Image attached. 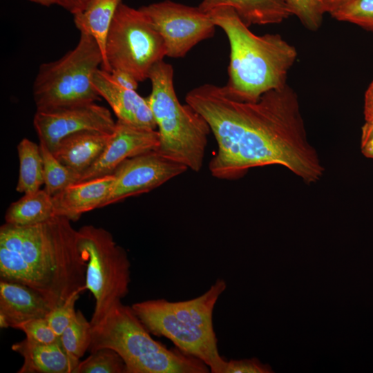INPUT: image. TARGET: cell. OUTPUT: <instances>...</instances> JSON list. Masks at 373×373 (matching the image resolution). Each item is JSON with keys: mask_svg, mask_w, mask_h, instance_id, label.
<instances>
[{"mask_svg": "<svg viewBox=\"0 0 373 373\" xmlns=\"http://www.w3.org/2000/svg\"><path fill=\"white\" fill-rule=\"evenodd\" d=\"M55 216L52 198L44 189L24 194L8 208L6 223L26 226L41 223Z\"/></svg>", "mask_w": 373, "mask_h": 373, "instance_id": "cell-21", "label": "cell"}, {"mask_svg": "<svg viewBox=\"0 0 373 373\" xmlns=\"http://www.w3.org/2000/svg\"><path fill=\"white\" fill-rule=\"evenodd\" d=\"M92 338V325L80 310L59 336L66 353L73 358H80L88 350Z\"/></svg>", "mask_w": 373, "mask_h": 373, "instance_id": "cell-24", "label": "cell"}, {"mask_svg": "<svg viewBox=\"0 0 373 373\" xmlns=\"http://www.w3.org/2000/svg\"><path fill=\"white\" fill-rule=\"evenodd\" d=\"M226 288V281L218 278L194 298L175 302L151 299L131 307L151 334L170 340L184 353L204 362L211 372L222 373L226 359L219 353L213 316Z\"/></svg>", "mask_w": 373, "mask_h": 373, "instance_id": "cell-4", "label": "cell"}, {"mask_svg": "<svg viewBox=\"0 0 373 373\" xmlns=\"http://www.w3.org/2000/svg\"><path fill=\"white\" fill-rule=\"evenodd\" d=\"M364 124L361 133L373 130V81L367 88L364 97Z\"/></svg>", "mask_w": 373, "mask_h": 373, "instance_id": "cell-31", "label": "cell"}, {"mask_svg": "<svg viewBox=\"0 0 373 373\" xmlns=\"http://www.w3.org/2000/svg\"><path fill=\"white\" fill-rule=\"evenodd\" d=\"M208 12L229 40V79L224 86L231 96L256 102L265 93L287 84L288 72L297 57L294 46L278 34L255 35L230 7Z\"/></svg>", "mask_w": 373, "mask_h": 373, "instance_id": "cell-3", "label": "cell"}, {"mask_svg": "<svg viewBox=\"0 0 373 373\" xmlns=\"http://www.w3.org/2000/svg\"><path fill=\"white\" fill-rule=\"evenodd\" d=\"M52 309L34 289L18 282L0 280L1 328H15L28 320L45 318Z\"/></svg>", "mask_w": 373, "mask_h": 373, "instance_id": "cell-15", "label": "cell"}, {"mask_svg": "<svg viewBox=\"0 0 373 373\" xmlns=\"http://www.w3.org/2000/svg\"><path fill=\"white\" fill-rule=\"evenodd\" d=\"M32 2L39 3L40 5L49 7L52 5L57 4L56 0H28Z\"/></svg>", "mask_w": 373, "mask_h": 373, "instance_id": "cell-35", "label": "cell"}, {"mask_svg": "<svg viewBox=\"0 0 373 373\" xmlns=\"http://www.w3.org/2000/svg\"><path fill=\"white\" fill-rule=\"evenodd\" d=\"M79 251L86 262L85 289L95 299L91 325L129 291L131 262L126 251L102 227L84 225L77 230Z\"/></svg>", "mask_w": 373, "mask_h": 373, "instance_id": "cell-8", "label": "cell"}, {"mask_svg": "<svg viewBox=\"0 0 373 373\" xmlns=\"http://www.w3.org/2000/svg\"><path fill=\"white\" fill-rule=\"evenodd\" d=\"M121 3L122 0H90L83 11L73 15L75 26L79 32L92 36L98 44L103 61L108 33Z\"/></svg>", "mask_w": 373, "mask_h": 373, "instance_id": "cell-20", "label": "cell"}, {"mask_svg": "<svg viewBox=\"0 0 373 373\" xmlns=\"http://www.w3.org/2000/svg\"><path fill=\"white\" fill-rule=\"evenodd\" d=\"M102 63V52L97 41L92 36L80 32L73 49L56 61L40 65L33 84L37 109L99 100L92 79Z\"/></svg>", "mask_w": 373, "mask_h": 373, "instance_id": "cell-7", "label": "cell"}, {"mask_svg": "<svg viewBox=\"0 0 373 373\" xmlns=\"http://www.w3.org/2000/svg\"><path fill=\"white\" fill-rule=\"evenodd\" d=\"M165 56L164 40L147 15L122 2L108 33L101 69L122 70L143 82Z\"/></svg>", "mask_w": 373, "mask_h": 373, "instance_id": "cell-9", "label": "cell"}, {"mask_svg": "<svg viewBox=\"0 0 373 373\" xmlns=\"http://www.w3.org/2000/svg\"><path fill=\"white\" fill-rule=\"evenodd\" d=\"M81 291L72 294L61 305L51 309L46 319L55 334L59 336L74 318L75 304Z\"/></svg>", "mask_w": 373, "mask_h": 373, "instance_id": "cell-28", "label": "cell"}, {"mask_svg": "<svg viewBox=\"0 0 373 373\" xmlns=\"http://www.w3.org/2000/svg\"><path fill=\"white\" fill-rule=\"evenodd\" d=\"M222 6L233 8L248 27L279 23L292 15L286 0H202L198 7L208 12Z\"/></svg>", "mask_w": 373, "mask_h": 373, "instance_id": "cell-19", "label": "cell"}, {"mask_svg": "<svg viewBox=\"0 0 373 373\" xmlns=\"http://www.w3.org/2000/svg\"><path fill=\"white\" fill-rule=\"evenodd\" d=\"M15 329L22 331L27 339L37 343H52L56 342L59 338L50 326L46 317L23 322L17 325Z\"/></svg>", "mask_w": 373, "mask_h": 373, "instance_id": "cell-29", "label": "cell"}, {"mask_svg": "<svg viewBox=\"0 0 373 373\" xmlns=\"http://www.w3.org/2000/svg\"><path fill=\"white\" fill-rule=\"evenodd\" d=\"M111 135L97 131L78 132L64 138L52 153L60 162L80 176L99 157Z\"/></svg>", "mask_w": 373, "mask_h": 373, "instance_id": "cell-18", "label": "cell"}, {"mask_svg": "<svg viewBox=\"0 0 373 373\" xmlns=\"http://www.w3.org/2000/svg\"><path fill=\"white\" fill-rule=\"evenodd\" d=\"M92 83L100 97L111 107L117 119L139 128L155 130L156 123L146 97L136 90L121 87L112 79L110 73L102 69L95 71Z\"/></svg>", "mask_w": 373, "mask_h": 373, "instance_id": "cell-14", "label": "cell"}, {"mask_svg": "<svg viewBox=\"0 0 373 373\" xmlns=\"http://www.w3.org/2000/svg\"><path fill=\"white\" fill-rule=\"evenodd\" d=\"M57 4L66 10L72 15L83 11L90 0H56Z\"/></svg>", "mask_w": 373, "mask_h": 373, "instance_id": "cell-33", "label": "cell"}, {"mask_svg": "<svg viewBox=\"0 0 373 373\" xmlns=\"http://www.w3.org/2000/svg\"><path fill=\"white\" fill-rule=\"evenodd\" d=\"M75 373H126V370L123 359L115 351L102 348L80 361Z\"/></svg>", "mask_w": 373, "mask_h": 373, "instance_id": "cell-26", "label": "cell"}, {"mask_svg": "<svg viewBox=\"0 0 373 373\" xmlns=\"http://www.w3.org/2000/svg\"><path fill=\"white\" fill-rule=\"evenodd\" d=\"M159 146L157 131L139 128L117 119L102 153L80 175L78 182L112 174L126 160L157 151Z\"/></svg>", "mask_w": 373, "mask_h": 373, "instance_id": "cell-13", "label": "cell"}, {"mask_svg": "<svg viewBox=\"0 0 373 373\" xmlns=\"http://www.w3.org/2000/svg\"><path fill=\"white\" fill-rule=\"evenodd\" d=\"M112 79L119 86L126 89L136 90L138 81L130 73L119 69H113L110 73Z\"/></svg>", "mask_w": 373, "mask_h": 373, "instance_id": "cell-32", "label": "cell"}, {"mask_svg": "<svg viewBox=\"0 0 373 373\" xmlns=\"http://www.w3.org/2000/svg\"><path fill=\"white\" fill-rule=\"evenodd\" d=\"M292 15H296L309 30L316 31L321 26L325 13L317 0H286Z\"/></svg>", "mask_w": 373, "mask_h": 373, "instance_id": "cell-27", "label": "cell"}, {"mask_svg": "<svg viewBox=\"0 0 373 373\" xmlns=\"http://www.w3.org/2000/svg\"><path fill=\"white\" fill-rule=\"evenodd\" d=\"M271 366L258 358L226 360L222 373H272Z\"/></svg>", "mask_w": 373, "mask_h": 373, "instance_id": "cell-30", "label": "cell"}, {"mask_svg": "<svg viewBox=\"0 0 373 373\" xmlns=\"http://www.w3.org/2000/svg\"><path fill=\"white\" fill-rule=\"evenodd\" d=\"M12 350L23 359L18 373H75L80 361L71 358L59 339L41 344L27 339L15 343Z\"/></svg>", "mask_w": 373, "mask_h": 373, "instance_id": "cell-17", "label": "cell"}, {"mask_svg": "<svg viewBox=\"0 0 373 373\" xmlns=\"http://www.w3.org/2000/svg\"><path fill=\"white\" fill-rule=\"evenodd\" d=\"M323 8L325 12H329V10L340 1V0H317Z\"/></svg>", "mask_w": 373, "mask_h": 373, "instance_id": "cell-34", "label": "cell"}, {"mask_svg": "<svg viewBox=\"0 0 373 373\" xmlns=\"http://www.w3.org/2000/svg\"><path fill=\"white\" fill-rule=\"evenodd\" d=\"M328 13L338 21L373 31V0H340Z\"/></svg>", "mask_w": 373, "mask_h": 373, "instance_id": "cell-25", "label": "cell"}, {"mask_svg": "<svg viewBox=\"0 0 373 373\" xmlns=\"http://www.w3.org/2000/svg\"><path fill=\"white\" fill-rule=\"evenodd\" d=\"M0 279L34 289L52 309L85 290L86 262L71 221L56 216L35 224L1 225Z\"/></svg>", "mask_w": 373, "mask_h": 373, "instance_id": "cell-2", "label": "cell"}, {"mask_svg": "<svg viewBox=\"0 0 373 373\" xmlns=\"http://www.w3.org/2000/svg\"><path fill=\"white\" fill-rule=\"evenodd\" d=\"M39 146L43 159L44 190L54 196L79 180V174L60 162L42 142Z\"/></svg>", "mask_w": 373, "mask_h": 373, "instance_id": "cell-23", "label": "cell"}, {"mask_svg": "<svg viewBox=\"0 0 373 373\" xmlns=\"http://www.w3.org/2000/svg\"><path fill=\"white\" fill-rule=\"evenodd\" d=\"M115 123L111 111L95 102L37 109L33 119L39 142L52 152L64 138L78 132L111 134Z\"/></svg>", "mask_w": 373, "mask_h": 373, "instance_id": "cell-11", "label": "cell"}, {"mask_svg": "<svg viewBox=\"0 0 373 373\" xmlns=\"http://www.w3.org/2000/svg\"><path fill=\"white\" fill-rule=\"evenodd\" d=\"M185 101L204 118L216 140L209 166L213 177L233 180L268 165L283 166L308 184L323 177L325 169L308 140L298 96L287 84L256 102L204 84L189 91Z\"/></svg>", "mask_w": 373, "mask_h": 373, "instance_id": "cell-1", "label": "cell"}, {"mask_svg": "<svg viewBox=\"0 0 373 373\" xmlns=\"http://www.w3.org/2000/svg\"><path fill=\"white\" fill-rule=\"evenodd\" d=\"M187 169L157 151L130 157L113 173L114 180L102 207L149 192Z\"/></svg>", "mask_w": 373, "mask_h": 373, "instance_id": "cell-12", "label": "cell"}, {"mask_svg": "<svg viewBox=\"0 0 373 373\" xmlns=\"http://www.w3.org/2000/svg\"><path fill=\"white\" fill-rule=\"evenodd\" d=\"M115 351L123 359L126 373H209V367L177 347L168 348L151 336L131 306L115 304L104 318L92 326L88 351Z\"/></svg>", "mask_w": 373, "mask_h": 373, "instance_id": "cell-5", "label": "cell"}, {"mask_svg": "<svg viewBox=\"0 0 373 373\" xmlns=\"http://www.w3.org/2000/svg\"><path fill=\"white\" fill-rule=\"evenodd\" d=\"M162 37L166 56L184 57L199 42L212 37L216 26L209 12L166 0L139 8Z\"/></svg>", "mask_w": 373, "mask_h": 373, "instance_id": "cell-10", "label": "cell"}, {"mask_svg": "<svg viewBox=\"0 0 373 373\" xmlns=\"http://www.w3.org/2000/svg\"><path fill=\"white\" fill-rule=\"evenodd\" d=\"M173 73V66L162 60L153 67L149 77L151 92L146 98L159 133L157 151L198 172L203 165L211 129L200 113L179 102Z\"/></svg>", "mask_w": 373, "mask_h": 373, "instance_id": "cell-6", "label": "cell"}, {"mask_svg": "<svg viewBox=\"0 0 373 373\" xmlns=\"http://www.w3.org/2000/svg\"><path fill=\"white\" fill-rule=\"evenodd\" d=\"M113 180L112 173L68 186L52 197L55 216L77 221L84 213L102 208Z\"/></svg>", "mask_w": 373, "mask_h": 373, "instance_id": "cell-16", "label": "cell"}, {"mask_svg": "<svg viewBox=\"0 0 373 373\" xmlns=\"http://www.w3.org/2000/svg\"><path fill=\"white\" fill-rule=\"evenodd\" d=\"M19 160L16 191L24 194L34 193L44 184V165L39 144L23 138L17 146Z\"/></svg>", "mask_w": 373, "mask_h": 373, "instance_id": "cell-22", "label": "cell"}]
</instances>
